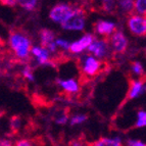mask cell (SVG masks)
I'll return each mask as SVG.
<instances>
[{
	"label": "cell",
	"mask_w": 146,
	"mask_h": 146,
	"mask_svg": "<svg viewBox=\"0 0 146 146\" xmlns=\"http://www.w3.org/2000/svg\"><path fill=\"white\" fill-rule=\"evenodd\" d=\"M9 42L12 50L15 52L17 57L27 58L29 56L30 49H31V41L27 36L17 33V32H12L10 34Z\"/></svg>",
	"instance_id": "obj_1"
},
{
	"label": "cell",
	"mask_w": 146,
	"mask_h": 146,
	"mask_svg": "<svg viewBox=\"0 0 146 146\" xmlns=\"http://www.w3.org/2000/svg\"><path fill=\"white\" fill-rule=\"evenodd\" d=\"M61 27L66 30L81 31L85 27V17L82 9H73L71 15L61 22Z\"/></svg>",
	"instance_id": "obj_2"
},
{
	"label": "cell",
	"mask_w": 146,
	"mask_h": 146,
	"mask_svg": "<svg viewBox=\"0 0 146 146\" xmlns=\"http://www.w3.org/2000/svg\"><path fill=\"white\" fill-rule=\"evenodd\" d=\"M81 61H82V68L85 75L88 76H94L100 73L101 70V66L102 63L101 61L97 60V59L90 55H84L81 57Z\"/></svg>",
	"instance_id": "obj_3"
},
{
	"label": "cell",
	"mask_w": 146,
	"mask_h": 146,
	"mask_svg": "<svg viewBox=\"0 0 146 146\" xmlns=\"http://www.w3.org/2000/svg\"><path fill=\"white\" fill-rule=\"evenodd\" d=\"M128 27L130 31L137 36H145L146 33V20L145 17L132 15L128 20Z\"/></svg>",
	"instance_id": "obj_4"
},
{
	"label": "cell",
	"mask_w": 146,
	"mask_h": 146,
	"mask_svg": "<svg viewBox=\"0 0 146 146\" xmlns=\"http://www.w3.org/2000/svg\"><path fill=\"white\" fill-rule=\"evenodd\" d=\"M73 11V8L68 4H64V3H59L56 4L53 8L51 9L49 17L53 22L56 23H61L64 21L68 15H71V12Z\"/></svg>",
	"instance_id": "obj_5"
},
{
	"label": "cell",
	"mask_w": 146,
	"mask_h": 146,
	"mask_svg": "<svg viewBox=\"0 0 146 146\" xmlns=\"http://www.w3.org/2000/svg\"><path fill=\"white\" fill-rule=\"evenodd\" d=\"M112 49L117 53H124L128 47V39L123 32H115L111 37Z\"/></svg>",
	"instance_id": "obj_6"
},
{
	"label": "cell",
	"mask_w": 146,
	"mask_h": 146,
	"mask_svg": "<svg viewBox=\"0 0 146 146\" xmlns=\"http://www.w3.org/2000/svg\"><path fill=\"white\" fill-rule=\"evenodd\" d=\"M94 40H95L94 36H92L91 34H87L82 37L78 42L72 43L70 45V47H68V50L71 52H73V53H80L85 48H87Z\"/></svg>",
	"instance_id": "obj_7"
},
{
	"label": "cell",
	"mask_w": 146,
	"mask_h": 146,
	"mask_svg": "<svg viewBox=\"0 0 146 146\" xmlns=\"http://www.w3.org/2000/svg\"><path fill=\"white\" fill-rule=\"evenodd\" d=\"M94 30L98 34L108 36L115 30V25L111 22H107V21H98L94 25Z\"/></svg>",
	"instance_id": "obj_8"
},
{
	"label": "cell",
	"mask_w": 146,
	"mask_h": 146,
	"mask_svg": "<svg viewBox=\"0 0 146 146\" xmlns=\"http://www.w3.org/2000/svg\"><path fill=\"white\" fill-rule=\"evenodd\" d=\"M89 51L92 52L97 57H103L107 51V43L106 41H98L95 39L92 43L89 45Z\"/></svg>",
	"instance_id": "obj_9"
},
{
	"label": "cell",
	"mask_w": 146,
	"mask_h": 146,
	"mask_svg": "<svg viewBox=\"0 0 146 146\" xmlns=\"http://www.w3.org/2000/svg\"><path fill=\"white\" fill-rule=\"evenodd\" d=\"M144 91H145L144 81H132L129 93H128V98L129 99H135V98L139 97L141 94H143Z\"/></svg>",
	"instance_id": "obj_10"
},
{
	"label": "cell",
	"mask_w": 146,
	"mask_h": 146,
	"mask_svg": "<svg viewBox=\"0 0 146 146\" xmlns=\"http://www.w3.org/2000/svg\"><path fill=\"white\" fill-rule=\"evenodd\" d=\"M32 53L37 57V60L40 64H47L50 63L49 59V51L43 47H33L32 48Z\"/></svg>",
	"instance_id": "obj_11"
},
{
	"label": "cell",
	"mask_w": 146,
	"mask_h": 146,
	"mask_svg": "<svg viewBox=\"0 0 146 146\" xmlns=\"http://www.w3.org/2000/svg\"><path fill=\"white\" fill-rule=\"evenodd\" d=\"M90 146H123V142L117 137H115V138L102 137L94 141Z\"/></svg>",
	"instance_id": "obj_12"
},
{
	"label": "cell",
	"mask_w": 146,
	"mask_h": 146,
	"mask_svg": "<svg viewBox=\"0 0 146 146\" xmlns=\"http://www.w3.org/2000/svg\"><path fill=\"white\" fill-rule=\"evenodd\" d=\"M54 38H55V35L51 30L42 29L40 31V39H41V44L43 48H46L49 44L52 43Z\"/></svg>",
	"instance_id": "obj_13"
},
{
	"label": "cell",
	"mask_w": 146,
	"mask_h": 146,
	"mask_svg": "<svg viewBox=\"0 0 146 146\" xmlns=\"http://www.w3.org/2000/svg\"><path fill=\"white\" fill-rule=\"evenodd\" d=\"M58 84L61 86L63 90L70 93H76L79 90L78 83L74 79H68V80H59Z\"/></svg>",
	"instance_id": "obj_14"
},
{
	"label": "cell",
	"mask_w": 146,
	"mask_h": 146,
	"mask_svg": "<svg viewBox=\"0 0 146 146\" xmlns=\"http://www.w3.org/2000/svg\"><path fill=\"white\" fill-rule=\"evenodd\" d=\"M38 0H15V3H19L21 7L27 10H34Z\"/></svg>",
	"instance_id": "obj_15"
},
{
	"label": "cell",
	"mask_w": 146,
	"mask_h": 146,
	"mask_svg": "<svg viewBox=\"0 0 146 146\" xmlns=\"http://www.w3.org/2000/svg\"><path fill=\"white\" fill-rule=\"evenodd\" d=\"M119 6L124 12H131L134 7V0H119Z\"/></svg>",
	"instance_id": "obj_16"
},
{
	"label": "cell",
	"mask_w": 146,
	"mask_h": 146,
	"mask_svg": "<svg viewBox=\"0 0 146 146\" xmlns=\"http://www.w3.org/2000/svg\"><path fill=\"white\" fill-rule=\"evenodd\" d=\"M146 125V112L144 110H140L137 113V121L135 127L136 128H143Z\"/></svg>",
	"instance_id": "obj_17"
},
{
	"label": "cell",
	"mask_w": 146,
	"mask_h": 146,
	"mask_svg": "<svg viewBox=\"0 0 146 146\" xmlns=\"http://www.w3.org/2000/svg\"><path fill=\"white\" fill-rule=\"evenodd\" d=\"M136 10L144 17L146 13V0H136V2H134Z\"/></svg>",
	"instance_id": "obj_18"
},
{
	"label": "cell",
	"mask_w": 146,
	"mask_h": 146,
	"mask_svg": "<svg viewBox=\"0 0 146 146\" xmlns=\"http://www.w3.org/2000/svg\"><path fill=\"white\" fill-rule=\"evenodd\" d=\"M21 127V117L19 115H13L10 119V129L13 132H17Z\"/></svg>",
	"instance_id": "obj_19"
},
{
	"label": "cell",
	"mask_w": 146,
	"mask_h": 146,
	"mask_svg": "<svg viewBox=\"0 0 146 146\" xmlns=\"http://www.w3.org/2000/svg\"><path fill=\"white\" fill-rule=\"evenodd\" d=\"M88 119L87 115H74L71 119V126H75V125H80V124H83L85 122L86 119Z\"/></svg>",
	"instance_id": "obj_20"
},
{
	"label": "cell",
	"mask_w": 146,
	"mask_h": 146,
	"mask_svg": "<svg viewBox=\"0 0 146 146\" xmlns=\"http://www.w3.org/2000/svg\"><path fill=\"white\" fill-rule=\"evenodd\" d=\"M68 112H66V111L60 112V113L57 115V117H55V123L63 125L68 122Z\"/></svg>",
	"instance_id": "obj_21"
},
{
	"label": "cell",
	"mask_w": 146,
	"mask_h": 146,
	"mask_svg": "<svg viewBox=\"0 0 146 146\" xmlns=\"http://www.w3.org/2000/svg\"><path fill=\"white\" fill-rule=\"evenodd\" d=\"M132 68H133L134 73L137 74V75H143V66L138 61H134V62L132 63Z\"/></svg>",
	"instance_id": "obj_22"
},
{
	"label": "cell",
	"mask_w": 146,
	"mask_h": 146,
	"mask_svg": "<svg viewBox=\"0 0 146 146\" xmlns=\"http://www.w3.org/2000/svg\"><path fill=\"white\" fill-rule=\"evenodd\" d=\"M127 146H146V144L138 139H129L127 140Z\"/></svg>",
	"instance_id": "obj_23"
},
{
	"label": "cell",
	"mask_w": 146,
	"mask_h": 146,
	"mask_svg": "<svg viewBox=\"0 0 146 146\" xmlns=\"http://www.w3.org/2000/svg\"><path fill=\"white\" fill-rule=\"evenodd\" d=\"M15 146H34V144L28 139H20L19 141L15 142Z\"/></svg>",
	"instance_id": "obj_24"
},
{
	"label": "cell",
	"mask_w": 146,
	"mask_h": 146,
	"mask_svg": "<svg viewBox=\"0 0 146 146\" xmlns=\"http://www.w3.org/2000/svg\"><path fill=\"white\" fill-rule=\"evenodd\" d=\"M24 76H25V78H27L28 80L30 81H34V77H33V73H32L31 71V68H29V66H27V68L24 70Z\"/></svg>",
	"instance_id": "obj_25"
},
{
	"label": "cell",
	"mask_w": 146,
	"mask_h": 146,
	"mask_svg": "<svg viewBox=\"0 0 146 146\" xmlns=\"http://www.w3.org/2000/svg\"><path fill=\"white\" fill-rule=\"evenodd\" d=\"M56 44H57L58 46H60L61 48H63V49H68V47H70V44H68V42L66 41V40H62V39H57V40H56Z\"/></svg>",
	"instance_id": "obj_26"
},
{
	"label": "cell",
	"mask_w": 146,
	"mask_h": 146,
	"mask_svg": "<svg viewBox=\"0 0 146 146\" xmlns=\"http://www.w3.org/2000/svg\"><path fill=\"white\" fill-rule=\"evenodd\" d=\"M0 3L5 6H15V0H0Z\"/></svg>",
	"instance_id": "obj_27"
},
{
	"label": "cell",
	"mask_w": 146,
	"mask_h": 146,
	"mask_svg": "<svg viewBox=\"0 0 146 146\" xmlns=\"http://www.w3.org/2000/svg\"><path fill=\"white\" fill-rule=\"evenodd\" d=\"M0 146H13L9 139H0Z\"/></svg>",
	"instance_id": "obj_28"
},
{
	"label": "cell",
	"mask_w": 146,
	"mask_h": 146,
	"mask_svg": "<svg viewBox=\"0 0 146 146\" xmlns=\"http://www.w3.org/2000/svg\"><path fill=\"white\" fill-rule=\"evenodd\" d=\"M72 146H82V144H81L80 142L74 141L73 143H72Z\"/></svg>",
	"instance_id": "obj_29"
},
{
	"label": "cell",
	"mask_w": 146,
	"mask_h": 146,
	"mask_svg": "<svg viewBox=\"0 0 146 146\" xmlns=\"http://www.w3.org/2000/svg\"><path fill=\"white\" fill-rule=\"evenodd\" d=\"M103 1H104V3H112L113 0H103Z\"/></svg>",
	"instance_id": "obj_30"
},
{
	"label": "cell",
	"mask_w": 146,
	"mask_h": 146,
	"mask_svg": "<svg viewBox=\"0 0 146 146\" xmlns=\"http://www.w3.org/2000/svg\"><path fill=\"white\" fill-rule=\"evenodd\" d=\"M0 117H1V113H0Z\"/></svg>",
	"instance_id": "obj_31"
}]
</instances>
